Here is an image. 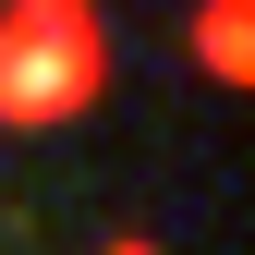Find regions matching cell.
I'll return each mask as SVG.
<instances>
[{
	"mask_svg": "<svg viewBox=\"0 0 255 255\" xmlns=\"http://www.w3.org/2000/svg\"><path fill=\"white\" fill-rule=\"evenodd\" d=\"M182 49H195V73H219L231 98H255V0H195Z\"/></svg>",
	"mask_w": 255,
	"mask_h": 255,
	"instance_id": "obj_2",
	"label": "cell"
},
{
	"mask_svg": "<svg viewBox=\"0 0 255 255\" xmlns=\"http://www.w3.org/2000/svg\"><path fill=\"white\" fill-rule=\"evenodd\" d=\"M110 98V12L98 0H0V134H49Z\"/></svg>",
	"mask_w": 255,
	"mask_h": 255,
	"instance_id": "obj_1",
	"label": "cell"
},
{
	"mask_svg": "<svg viewBox=\"0 0 255 255\" xmlns=\"http://www.w3.org/2000/svg\"><path fill=\"white\" fill-rule=\"evenodd\" d=\"M98 255H158V243H134V231H122V243H98Z\"/></svg>",
	"mask_w": 255,
	"mask_h": 255,
	"instance_id": "obj_3",
	"label": "cell"
}]
</instances>
